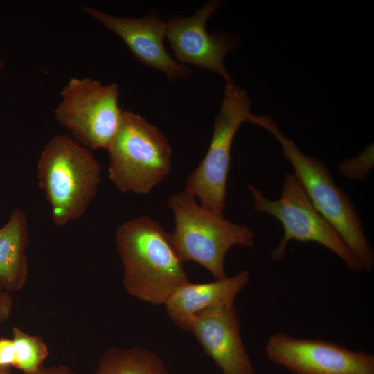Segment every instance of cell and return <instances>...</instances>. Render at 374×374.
<instances>
[{
	"label": "cell",
	"mask_w": 374,
	"mask_h": 374,
	"mask_svg": "<svg viewBox=\"0 0 374 374\" xmlns=\"http://www.w3.org/2000/svg\"><path fill=\"white\" fill-rule=\"evenodd\" d=\"M115 242L123 285L135 298L164 305L175 289L189 281L170 234L154 220L141 216L124 222L116 229Z\"/></svg>",
	"instance_id": "1"
},
{
	"label": "cell",
	"mask_w": 374,
	"mask_h": 374,
	"mask_svg": "<svg viewBox=\"0 0 374 374\" xmlns=\"http://www.w3.org/2000/svg\"><path fill=\"white\" fill-rule=\"evenodd\" d=\"M247 122L262 127L278 141L284 157L291 163L314 208L338 232L364 271H371L373 249L366 236L359 213L347 193L337 185L323 160L301 152L271 116L251 113Z\"/></svg>",
	"instance_id": "2"
},
{
	"label": "cell",
	"mask_w": 374,
	"mask_h": 374,
	"mask_svg": "<svg viewBox=\"0 0 374 374\" xmlns=\"http://www.w3.org/2000/svg\"><path fill=\"white\" fill-rule=\"evenodd\" d=\"M101 166L89 150L70 136H53L37 163L40 188L51 205L53 224L82 217L96 194Z\"/></svg>",
	"instance_id": "3"
},
{
	"label": "cell",
	"mask_w": 374,
	"mask_h": 374,
	"mask_svg": "<svg viewBox=\"0 0 374 374\" xmlns=\"http://www.w3.org/2000/svg\"><path fill=\"white\" fill-rule=\"evenodd\" d=\"M168 206L175 218V229L169 234L179 256L184 262L199 263L215 279L227 276L224 260L230 248L255 243V233L248 226L206 209L185 190L172 195Z\"/></svg>",
	"instance_id": "4"
},
{
	"label": "cell",
	"mask_w": 374,
	"mask_h": 374,
	"mask_svg": "<svg viewBox=\"0 0 374 374\" xmlns=\"http://www.w3.org/2000/svg\"><path fill=\"white\" fill-rule=\"evenodd\" d=\"M107 151L109 179L123 193H149L170 172L172 150L168 139L132 111L122 112Z\"/></svg>",
	"instance_id": "5"
},
{
	"label": "cell",
	"mask_w": 374,
	"mask_h": 374,
	"mask_svg": "<svg viewBox=\"0 0 374 374\" xmlns=\"http://www.w3.org/2000/svg\"><path fill=\"white\" fill-rule=\"evenodd\" d=\"M254 210L272 215L282 224L283 237L271 252V258L278 261L284 256L288 243H318L336 254L355 272L363 267L335 229L317 211L294 172L287 173L283 181L281 197L276 200L267 198L263 192L249 184Z\"/></svg>",
	"instance_id": "6"
},
{
	"label": "cell",
	"mask_w": 374,
	"mask_h": 374,
	"mask_svg": "<svg viewBox=\"0 0 374 374\" xmlns=\"http://www.w3.org/2000/svg\"><path fill=\"white\" fill-rule=\"evenodd\" d=\"M251 99L247 91L234 83L226 84L220 111L213 121L208 151L187 177L184 190L213 213L223 215L231 165V149L240 125L247 122Z\"/></svg>",
	"instance_id": "7"
},
{
	"label": "cell",
	"mask_w": 374,
	"mask_h": 374,
	"mask_svg": "<svg viewBox=\"0 0 374 374\" xmlns=\"http://www.w3.org/2000/svg\"><path fill=\"white\" fill-rule=\"evenodd\" d=\"M119 87L89 78H73L55 109L57 121L87 149L107 150L120 126Z\"/></svg>",
	"instance_id": "8"
},
{
	"label": "cell",
	"mask_w": 374,
	"mask_h": 374,
	"mask_svg": "<svg viewBox=\"0 0 374 374\" xmlns=\"http://www.w3.org/2000/svg\"><path fill=\"white\" fill-rule=\"evenodd\" d=\"M267 357L294 374H374V355L332 341L296 338L284 332L267 341Z\"/></svg>",
	"instance_id": "9"
},
{
	"label": "cell",
	"mask_w": 374,
	"mask_h": 374,
	"mask_svg": "<svg viewBox=\"0 0 374 374\" xmlns=\"http://www.w3.org/2000/svg\"><path fill=\"white\" fill-rule=\"evenodd\" d=\"M219 0L206 2L190 17L172 15L166 21V38L177 59L221 75L226 84L234 83L224 64V57L237 48L240 37L223 31L209 34L206 22L222 6Z\"/></svg>",
	"instance_id": "10"
},
{
	"label": "cell",
	"mask_w": 374,
	"mask_h": 374,
	"mask_svg": "<svg viewBox=\"0 0 374 374\" xmlns=\"http://www.w3.org/2000/svg\"><path fill=\"white\" fill-rule=\"evenodd\" d=\"M82 9L119 37L142 64L161 71L169 82L189 76V68L178 63L166 51V21L154 10L143 17L135 18L114 16L87 5Z\"/></svg>",
	"instance_id": "11"
},
{
	"label": "cell",
	"mask_w": 374,
	"mask_h": 374,
	"mask_svg": "<svg viewBox=\"0 0 374 374\" xmlns=\"http://www.w3.org/2000/svg\"><path fill=\"white\" fill-rule=\"evenodd\" d=\"M234 303L205 310L190 321L188 330L222 374H256L240 335Z\"/></svg>",
	"instance_id": "12"
},
{
	"label": "cell",
	"mask_w": 374,
	"mask_h": 374,
	"mask_svg": "<svg viewBox=\"0 0 374 374\" xmlns=\"http://www.w3.org/2000/svg\"><path fill=\"white\" fill-rule=\"evenodd\" d=\"M249 271L243 269L231 277L203 283L190 281L180 285L164 303L169 318L188 330L190 320L198 313L213 308L234 303L238 293L249 282Z\"/></svg>",
	"instance_id": "13"
},
{
	"label": "cell",
	"mask_w": 374,
	"mask_h": 374,
	"mask_svg": "<svg viewBox=\"0 0 374 374\" xmlns=\"http://www.w3.org/2000/svg\"><path fill=\"white\" fill-rule=\"evenodd\" d=\"M28 244L26 215L17 208L10 213L8 222L0 228V285L9 292L21 290L26 283Z\"/></svg>",
	"instance_id": "14"
},
{
	"label": "cell",
	"mask_w": 374,
	"mask_h": 374,
	"mask_svg": "<svg viewBox=\"0 0 374 374\" xmlns=\"http://www.w3.org/2000/svg\"><path fill=\"white\" fill-rule=\"evenodd\" d=\"M93 374H170L154 353L139 347L109 348L100 357Z\"/></svg>",
	"instance_id": "15"
},
{
	"label": "cell",
	"mask_w": 374,
	"mask_h": 374,
	"mask_svg": "<svg viewBox=\"0 0 374 374\" xmlns=\"http://www.w3.org/2000/svg\"><path fill=\"white\" fill-rule=\"evenodd\" d=\"M12 367L30 373L43 367L48 356V348L43 339L30 335L17 327L12 328Z\"/></svg>",
	"instance_id": "16"
},
{
	"label": "cell",
	"mask_w": 374,
	"mask_h": 374,
	"mask_svg": "<svg viewBox=\"0 0 374 374\" xmlns=\"http://www.w3.org/2000/svg\"><path fill=\"white\" fill-rule=\"evenodd\" d=\"M374 166L373 144H370L357 156L343 160L338 165V170L348 178L364 180Z\"/></svg>",
	"instance_id": "17"
},
{
	"label": "cell",
	"mask_w": 374,
	"mask_h": 374,
	"mask_svg": "<svg viewBox=\"0 0 374 374\" xmlns=\"http://www.w3.org/2000/svg\"><path fill=\"white\" fill-rule=\"evenodd\" d=\"M12 305V296L0 285V323L5 322L10 318Z\"/></svg>",
	"instance_id": "18"
},
{
	"label": "cell",
	"mask_w": 374,
	"mask_h": 374,
	"mask_svg": "<svg viewBox=\"0 0 374 374\" xmlns=\"http://www.w3.org/2000/svg\"><path fill=\"white\" fill-rule=\"evenodd\" d=\"M12 339L0 336V366L12 368Z\"/></svg>",
	"instance_id": "19"
},
{
	"label": "cell",
	"mask_w": 374,
	"mask_h": 374,
	"mask_svg": "<svg viewBox=\"0 0 374 374\" xmlns=\"http://www.w3.org/2000/svg\"><path fill=\"white\" fill-rule=\"evenodd\" d=\"M23 374H76V373L69 367L58 365L51 367H42L37 371Z\"/></svg>",
	"instance_id": "20"
},
{
	"label": "cell",
	"mask_w": 374,
	"mask_h": 374,
	"mask_svg": "<svg viewBox=\"0 0 374 374\" xmlns=\"http://www.w3.org/2000/svg\"><path fill=\"white\" fill-rule=\"evenodd\" d=\"M0 374H12L10 366H0Z\"/></svg>",
	"instance_id": "21"
},
{
	"label": "cell",
	"mask_w": 374,
	"mask_h": 374,
	"mask_svg": "<svg viewBox=\"0 0 374 374\" xmlns=\"http://www.w3.org/2000/svg\"><path fill=\"white\" fill-rule=\"evenodd\" d=\"M3 68H4L3 63L0 61V69H3Z\"/></svg>",
	"instance_id": "22"
}]
</instances>
